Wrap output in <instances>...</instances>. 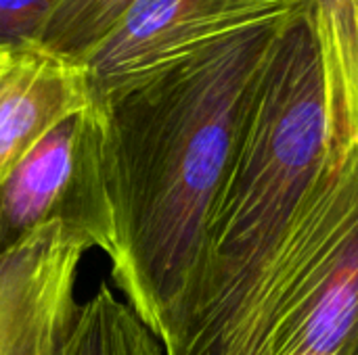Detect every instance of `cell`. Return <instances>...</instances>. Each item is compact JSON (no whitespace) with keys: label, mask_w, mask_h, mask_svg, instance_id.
I'll use <instances>...</instances> for the list:
<instances>
[{"label":"cell","mask_w":358,"mask_h":355,"mask_svg":"<svg viewBox=\"0 0 358 355\" xmlns=\"http://www.w3.org/2000/svg\"><path fill=\"white\" fill-rule=\"evenodd\" d=\"M285 19L233 33L92 103L103 119L111 276L157 339L195 264Z\"/></svg>","instance_id":"6da1fadb"},{"label":"cell","mask_w":358,"mask_h":355,"mask_svg":"<svg viewBox=\"0 0 358 355\" xmlns=\"http://www.w3.org/2000/svg\"><path fill=\"white\" fill-rule=\"evenodd\" d=\"M59 2L0 0V54H19L38 48Z\"/></svg>","instance_id":"8fae6325"},{"label":"cell","mask_w":358,"mask_h":355,"mask_svg":"<svg viewBox=\"0 0 358 355\" xmlns=\"http://www.w3.org/2000/svg\"><path fill=\"white\" fill-rule=\"evenodd\" d=\"M59 355H164L162 341L103 282L78 308Z\"/></svg>","instance_id":"ba28073f"},{"label":"cell","mask_w":358,"mask_h":355,"mask_svg":"<svg viewBox=\"0 0 358 355\" xmlns=\"http://www.w3.org/2000/svg\"><path fill=\"white\" fill-rule=\"evenodd\" d=\"M203 355H358V144L336 136L283 239Z\"/></svg>","instance_id":"3957f363"},{"label":"cell","mask_w":358,"mask_h":355,"mask_svg":"<svg viewBox=\"0 0 358 355\" xmlns=\"http://www.w3.org/2000/svg\"><path fill=\"white\" fill-rule=\"evenodd\" d=\"M50 224L111 253L103 119L92 103L57 123L0 184V253Z\"/></svg>","instance_id":"277c9868"},{"label":"cell","mask_w":358,"mask_h":355,"mask_svg":"<svg viewBox=\"0 0 358 355\" xmlns=\"http://www.w3.org/2000/svg\"><path fill=\"white\" fill-rule=\"evenodd\" d=\"M357 4L358 0H310L338 126L357 59Z\"/></svg>","instance_id":"30bf717a"},{"label":"cell","mask_w":358,"mask_h":355,"mask_svg":"<svg viewBox=\"0 0 358 355\" xmlns=\"http://www.w3.org/2000/svg\"><path fill=\"white\" fill-rule=\"evenodd\" d=\"M342 134L352 138L358 144V4H357V59H355V71L352 82L344 100L342 109Z\"/></svg>","instance_id":"7c38bea8"},{"label":"cell","mask_w":358,"mask_h":355,"mask_svg":"<svg viewBox=\"0 0 358 355\" xmlns=\"http://www.w3.org/2000/svg\"><path fill=\"white\" fill-rule=\"evenodd\" d=\"M92 247L61 224L0 253V355H59L78 303V268Z\"/></svg>","instance_id":"8992f818"},{"label":"cell","mask_w":358,"mask_h":355,"mask_svg":"<svg viewBox=\"0 0 358 355\" xmlns=\"http://www.w3.org/2000/svg\"><path fill=\"white\" fill-rule=\"evenodd\" d=\"M338 136L310 4L277 29L208 216L195 264L162 326L164 355H203L220 337Z\"/></svg>","instance_id":"7a4b0ae2"},{"label":"cell","mask_w":358,"mask_h":355,"mask_svg":"<svg viewBox=\"0 0 358 355\" xmlns=\"http://www.w3.org/2000/svg\"><path fill=\"white\" fill-rule=\"evenodd\" d=\"M8 56H10V54H0V71H2V67H4V63L8 61Z\"/></svg>","instance_id":"4fadbf2b"},{"label":"cell","mask_w":358,"mask_h":355,"mask_svg":"<svg viewBox=\"0 0 358 355\" xmlns=\"http://www.w3.org/2000/svg\"><path fill=\"white\" fill-rule=\"evenodd\" d=\"M308 4L310 0H138L82 63L90 103Z\"/></svg>","instance_id":"5b68a950"},{"label":"cell","mask_w":358,"mask_h":355,"mask_svg":"<svg viewBox=\"0 0 358 355\" xmlns=\"http://www.w3.org/2000/svg\"><path fill=\"white\" fill-rule=\"evenodd\" d=\"M88 105L82 65L40 48L10 54L0 71V184L57 123Z\"/></svg>","instance_id":"52a82bcc"},{"label":"cell","mask_w":358,"mask_h":355,"mask_svg":"<svg viewBox=\"0 0 358 355\" xmlns=\"http://www.w3.org/2000/svg\"><path fill=\"white\" fill-rule=\"evenodd\" d=\"M136 2L138 0H61L38 48L82 65Z\"/></svg>","instance_id":"9c48e42d"}]
</instances>
